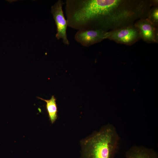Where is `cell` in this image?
<instances>
[{
    "label": "cell",
    "instance_id": "cell-8",
    "mask_svg": "<svg viewBox=\"0 0 158 158\" xmlns=\"http://www.w3.org/2000/svg\"><path fill=\"white\" fill-rule=\"evenodd\" d=\"M147 18L154 24L158 26V6L152 7L148 12Z\"/></svg>",
    "mask_w": 158,
    "mask_h": 158
},
{
    "label": "cell",
    "instance_id": "cell-5",
    "mask_svg": "<svg viewBox=\"0 0 158 158\" xmlns=\"http://www.w3.org/2000/svg\"><path fill=\"white\" fill-rule=\"evenodd\" d=\"M134 25L139 31L141 39L149 43H158V26L147 18L138 19Z\"/></svg>",
    "mask_w": 158,
    "mask_h": 158
},
{
    "label": "cell",
    "instance_id": "cell-4",
    "mask_svg": "<svg viewBox=\"0 0 158 158\" xmlns=\"http://www.w3.org/2000/svg\"><path fill=\"white\" fill-rule=\"evenodd\" d=\"M108 31L92 29L78 30L74 36L75 40L82 46L88 47L107 39Z\"/></svg>",
    "mask_w": 158,
    "mask_h": 158
},
{
    "label": "cell",
    "instance_id": "cell-3",
    "mask_svg": "<svg viewBox=\"0 0 158 158\" xmlns=\"http://www.w3.org/2000/svg\"><path fill=\"white\" fill-rule=\"evenodd\" d=\"M64 4L62 0H58L51 6V13L56 27V38L58 40L62 39L63 44L69 45L70 42L66 34L67 23L65 18L62 9L63 6Z\"/></svg>",
    "mask_w": 158,
    "mask_h": 158
},
{
    "label": "cell",
    "instance_id": "cell-2",
    "mask_svg": "<svg viewBox=\"0 0 158 158\" xmlns=\"http://www.w3.org/2000/svg\"><path fill=\"white\" fill-rule=\"evenodd\" d=\"M107 39L119 44L131 45L141 38L138 30L133 24L108 31Z\"/></svg>",
    "mask_w": 158,
    "mask_h": 158
},
{
    "label": "cell",
    "instance_id": "cell-6",
    "mask_svg": "<svg viewBox=\"0 0 158 158\" xmlns=\"http://www.w3.org/2000/svg\"><path fill=\"white\" fill-rule=\"evenodd\" d=\"M126 158H158V154L152 149L134 145L126 152Z\"/></svg>",
    "mask_w": 158,
    "mask_h": 158
},
{
    "label": "cell",
    "instance_id": "cell-7",
    "mask_svg": "<svg viewBox=\"0 0 158 158\" xmlns=\"http://www.w3.org/2000/svg\"><path fill=\"white\" fill-rule=\"evenodd\" d=\"M39 99L42 100L46 103V109L49 119L51 124H53L58 118L57 107L56 102V99L54 96H52L49 100H46L40 97Z\"/></svg>",
    "mask_w": 158,
    "mask_h": 158
},
{
    "label": "cell",
    "instance_id": "cell-1",
    "mask_svg": "<svg viewBox=\"0 0 158 158\" xmlns=\"http://www.w3.org/2000/svg\"><path fill=\"white\" fill-rule=\"evenodd\" d=\"M120 138L114 126L108 123L80 141L82 158H114Z\"/></svg>",
    "mask_w": 158,
    "mask_h": 158
}]
</instances>
